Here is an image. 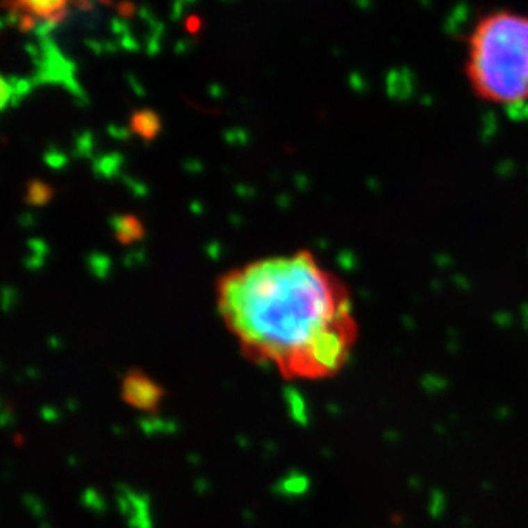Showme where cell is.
<instances>
[{
    "mask_svg": "<svg viewBox=\"0 0 528 528\" xmlns=\"http://www.w3.org/2000/svg\"><path fill=\"white\" fill-rule=\"evenodd\" d=\"M217 304L245 352L289 378L330 377L356 340L347 288L310 251L229 270L219 279Z\"/></svg>",
    "mask_w": 528,
    "mask_h": 528,
    "instance_id": "1",
    "label": "cell"
},
{
    "mask_svg": "<svg viewBox=\"0 0 528 528\" xmlns=\"http://www.w3.org/2000/svg\"><path fill=\"white\" fill-rule=\"evenodd\" d=\"M463 76L472 94L487 106L528 108V14L493 9L465 36Z\"/></svg>",
    "mask_w": 528,
    "mask_h": 528,
    "instance_id": "2",
    "label": "cell"
},
{
    "mask_svg": "<svg viewBox=\"0 0 528 528\" xmlns=\"http://www.w3.org/2000/svg\"><path fill=\"white\" fill-rule=\"evenodd\" d=\"M84 0H6V7L16 24L24 31L57 26L83 7Z\"/></svg>",
    "mask_w": 528,
    "mask_h": 528,
    "instance_id": "3",
    "label": "cell"
},
{
    "mask_svg": "<svg viewBox=\"0 0 528 528\" xmlns=\"http://www.w3.org/2000/svg\"><path fill=\"white\" fill-rule=\"evenodd\" d=\"M122 397L132 407L152 411L163 399V388L142 371H129L122 383Z\"/></svg>",
    "mask_w": 528,
    "mask_h": 528,
    "instance_id": "4",
    "label": "cell"
},
{
    "mask_svg": "<svg viewBox=\"0 0 528 528\" xmlns=\"http://www.w3.org/2000/svg\"><path fill=\"white\" fill-rule=\"evenodd\" d=\"M130 129L135 133L139 139L142 140H152L158 137V133L161 132V118L156 111L147 110H137L133 111L132 118H130Z\"/></svg>",
    "mask_w": 528,
    "mask_h": 528,
    "instance_id": "5",
    "label": "cell"
},
{
    "mask_svg": "<svg viewBox=\"0 0 528 528\" xmlns=\"http://www.w3.org/2000/svg\"><path fill=\"white\" fill-rule=\"evenodd\" d=\"M111 226H113L115 238L122 245H132L144 236V226L135 215H118L113 219Z\"/></svg>",
    "mask_w": 528,
    "mask_h": 528,
    "instance_id": "6",
    "label": "cell"
},
{
    "mask_svg": "<svg viewBox=\"0 0 528 528\" xmlns=\"http://www.w3.org/2000/svg\"><path fill=\"white\" fill-rule=\"evenodd\" d=\"M303 481L304 479H301V477H289L288 481L284 482L286 493H289V494L291 493H303V489H304Z\"/></svg>",
    "mask_w": 528,
    "mask_h": 528,
    "instance_id": "7",
    "label": "cell"
}]
</instances>
